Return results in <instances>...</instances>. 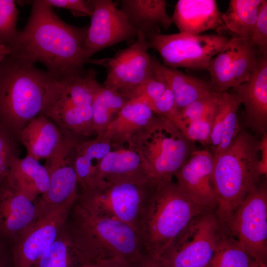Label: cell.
I'll return each mask as SVG.
<instances>
[{
    "label": "cell",
    "mask_w": 267,
    "mask_h": 267,
    "mask_svg": "<svg viewBox=\"0 0 267 267\" xmlns=\"http://www.w3.org/2000/svg\"><path fill=\"white\" fill-rule=\"evenodd\" d=\"M88 28L68 24L44 0H34L26 25L8 47L9 54L33 64L42 63L57 79L82 76L90 59L85 52Z\"/></svg>",
    "instance_id": "obj_1"
},
{
    "label": "cell",
    "mask_w": 267,
    "mask_h": 267,
    "mask_svg": "<svg viewBox=\"0 0 267 267\" xmlns=\"http://www.w3.org/2000/svg\"><path fill=\"white\" fill-rule=\"evenodd\" d=\"M69 216L67 226L85 264L121 259L145 267L152 260L138 231L129 224L92 213L76 201Z\"/></svg>",
    "instance_id": "obj_2"
},
{
    "label": "cell",
    "mask_w": 267,
    "mask_h": 267,
    "mask_svg": "<svg viewBox=\"0 0 267 267\" xmlns=\"http://www.w3.org/2000/svg\"><path fill=\"white\" fill-rule=\"evenodd\" d=\"M212 210L194 203L172 180L157 184L138 227L149 257L161 259L197 217Z\"/></svg>",
    "instance_id": "obj_3"
},
{
    "label": "cell",
    "mask_w": 267,
    "mask_h": 267,
    "mask_svg": "<svg viewBox=\"0 0 267 267\" xmlns=\"http://www.w3.org/2000/svg\"><path fill=\"white\" fill-rule=\"evenodd\" d=\"M55 78L35 64L10 54L0 63V123L17 140L19 133L42 114Z\"/></svg>",
    "instance_id": "obj_4"
},
{
    "label": "cell",
    "mask_w": 267,
    "mask_h": 267,
    "mask_svg": "<svg viewBox=\"0 0 267 267\" xmlns=\"http://www.w3.org/2000/svg\"><path fill=\"white\" fill-rule=\"evenodd\" d=\"M259 141L241 130L230 145L215 158L213 180L216 215L223 225L247 194L261 182Z\"/></svg>",
    "instance_id": "obj_5"
},
{
    "label": "cell",
    "mask_w": 267,
    "mask_h": 267,
    "mask_svg": "<svg viewBox=\"0 0 267 267\" xmlns=\"http://www.w3.org/2000/svg\"><path fill=\"white\" fill-rule=\"evenodd\" d=\"M130 143L143 159L149 178L157 184L172 180L196 150L194 143L173 122L156 114L150 124L134 135Z\"/></svg>",
    "instance_id": "obj_6"
},
{
    "label": "cell",
    "mask_w": 267,
    "mask_h": 267,
    "mask_svg": "<svg viewBox=\"0 0 267 267\" xmlns=\"http://www.w3.org/2000/svg\"><path fill=\"white\" fill-rule=\"evenodd\" d=\"M93 69L81 76L57 79L50 85L42 114L61 128L82 137L93 133L92 104L101 86Z\"/></svg>",
    "instance_id": "obj_7"
},
{
    "label": "cell",
    "mask_w": 267,
    "mask_h": 267,
    "mask_svg": "<svg viewBox=\"0 0 267 267\" xmlns=\"http://www.w3.org/2000/svg\"><path fill=\"white\" fill-rule=\"evenodd\" d=\"M157 185L145 176L104 181L79 194L76 202L92 213L121 221L138 230L143 210Z\"/></svg>",
    "instance_id": "obj_8"
},
{
    "label": "cell",
    "mask_w": 267,
    "mask_h": 267,
    "mask_svg": "<svg viewBox=\"0 0 267 267\" xmlns=\"http://www.w3.org/2000/svg\"><path fill=\"white\" fill-rule=\"evenodd\" d=\"M150 48L160 54L163 64L174 68L207 70L212 59L229 38L221 34L152 33L147 37Z\"/></svg>",
    "instance_id": "obj_9"
},
{
    "label": "cell",
    "mask_w": 267,
    "mask_h": 267,
    "mask_svg": "<svg viewBox=\"0 0 267 267\" xmlns=\"http://www.w3.org/2000/svg\"><path fill=\"white\" fill-rule=\"evenodd\" d=\"M223 226L253 260L267 262V188L265 181L249 192Z\"/></svg>",
    "instance_id": "obj_10"
},
{
    "label": "cell",
    "mask_w": 267,
    "mask_h": 267,
    "mask_svg": "<svg viewBox=\"0 0 267 267\" xmlns=\"http://www.w3.org/2000/svg\"><path fill=\"white\" fill-rule=\"evenodd\" d=\"M224 232L216 210L205 212L190 223L160 259L172 267H208Z\"/></svg>",
    "instance_id": "obj_11"
},
{
    "label": "cell",
    "mask_w": 267,
    "mask_h": 267,
    "mask_svg": "<svg viewBox=\"0 0 267 267\" xmlns=\"http://www.w3.org/2000/svg\"><path fill=\"white\" fill-rule=\"evenodd\" d=\"M82 138L69 133L53 155L46 160L44 166L49 174V185L47 191L35 201L37 218L65 204L75 203L77 200L75 148Z\"/></svg>",
    "instance_id": "obj_12"
},
{
    "label": "cell",
    "mask_w": 267,
    "mask_h": 267,
    "mask_svg": "<svg viewBox=\"0 0 267 267\" xmlns=\"http://www.w3.org/2000/svg\"><path fill=\"white\" fill-rule=\"evenodd\" d=\"M260 55L251 39L232 35L207 69L215 90L227 91L247 81L257 67Z\"/></svg>",
    "instance_id": "obj_13"
},
{
    "label": "cell",
    "mask_w": 267,
    "mask_h": 267,
    "mask_svg": "<svg viewBox=\"0 0 267 267\" xmlns=\"http://www.w3.org/2000/svg\"><path fill=\"white\" fill-rule=\"evenodd\" d=\"M74 203L39 217L11 244L13 267H34L57 238Z\"/></svg>",
    "instance_id": "obj_14"
},
{
    "label": "cell",
    "mask_w": 267,
    "mask_h": 267,
    "mask_svg": "<svg viewBox=\"0 0 267 267\" xmlns=\"http://www.w3.org/2000/svg\"><path fill=\"white\" fill-rule=\"evenodd\" d=\"M132 44L120 50L112 58L90 59L89 63L102 66L107 70L103 86L118 90L154 77L147 38L140 32Z\"/></svg>",
    "instance_id": "obj_15"
},
{
    "label": "cell",
    "mask_w": 267,
    "mask_h": 267,
    "mask_svg": "<svg viewBox=\"0 0 267 267\" xmlns=\"http://www.w3.org/2000/svg\"><path fill=\"white\" fill-rule=\"evenodd\" d=\"M85 52L87 58L105 48L137 37L138 31L111 0H92Z\"/></svg>",
    "instance_id": "obj_16"
},
{
    "label": "cell",
    "mask_w": 267,
    "mask_h": 267,
    "mask_svg": "<svg viewBox=\"0 0 267 267\" xmlns=\"http://www.w3.org/2000/svg\"><path fill=\"white\" fill-rule=\"evenodd\" d=\"M215 158L208 149L195 150L177 172L176 184L197 205L216 210L213 175Z\"/></svg>",
    "instance_id": "obj_17"
},
{
    "label": "cell",
    "mask_w": 267,
    "mask_h": 267,
    "mask_svg": "<svg viewBox=\"0 0 267 267\" xmlns=\"http://www.w3.org/2000/svg\"><path fill=\"white\" fill-rule=\"evenodd\" d=\"M37 218L35 201L14 188L6 177L0 183V242L11 244Z\"/></svg>",
    "instance_id": "obj_18"
},
{
    "label": "cell",
    "mask_w": 267,
    "mask_h": 267,
    "mask_svg": "<svg viewBox=\"0 0 267 267\" xmlns=\"http://www.w3.org/2000/svg\"><path fill=\"white\" fill-rule=\"evenodd\" d=\"M245 108L247 126L262 136L267 129V54H260L249 79L232 89Z\"/></svg>",
    "instance_id": "obj_19"
},
{
    "label": "cell",
    "mask_w": 267,
    "mask_h": 267,
    "mask_svg": "<svg viewBox=\"0 0 267 267\" xmlns=\"http://www.w3.org/2000/svg\"><path fill=\"white\" fill-rule=\"evenodd\" d=\"M222 15L215 0H179L171 17L179 33L198 35L222 29Z\"/></svg>",
    "instance_id": "obj_20"
},
{
    "label": "cell",
    "mask_w": 267,
    "mask_h": 267,
    "mask_svg": "<svg viewBox=\"0 0 267 267\" xmlns=\"http://www.w3.org/2000/svg\"><path fill=\"white\" fill-rule=\"evenodd\" d=\"M69 133L41 114L19 133L17 139L26 148L27 155L39 161L51 157Z\"/></svg>",
    "instance_id": "obj_21"
},
{
    "label": "cell",
    "mask_w": 267,
    "mask_h": 267,
    "mask_svg": "<svg viewBox=\"0 0 267 267\" xmlns=\"http://www.w3.org/2000/svg\"><path fill=\"white\" fill-rule=\"evenodd\" d=\"M151 62L154 76L172 91L179 111L192 102L217 92L210 82L166 66L155 56H151Z\"/></svg>",
    "instance_id": "obj_22"
},
{
    "label": "cell",
    "mask_w": 267,
    "mask_h": 267,
    "mask_svg": "<svg viewBox=\"0 0 267 267\" xmlns=\"http://www.w3.org/2000/svg\"><path fill=\"white\" fill-rule=\"evenodd\" d=\"M241 105L233 92H220L208 144L214 157L228 147L241 131L238 118Z\"/></svg>",
    "instance_id": "obj_23"
},
{
    "label": "cell",
    "mask_w": 267,
    "mask_h": 267,
    "mask_svg": "<svg viewBox=\"0 0 267 267\" xmlns=\"http://www.w3.org/2000/svg\"><path fill=\"white\" fill-rule=\"evenodd\" d=\"M141 176L148 177L147 167L134 146L130 143L113 145L99 166L95 186L104 181Z\"/></svg>",
    "instance_id": "obj_24"
},
{
    "label": "cell",
    "mask_w": 267,
    "mask_h": 267,
    "mask_svg": "<svg viewBox=\"0 0 267 267\" xmlns=\"http://www.w3.org/2000/svg\"><path fill=\"white\" fill-rule=\"evenodd\" d=\"M131 25L147 37L160 29L167 30L172 22L165 0H122L119 8Z\"/></svg>",
    "instance_id": "obj_25"
},
{
    "label": "cell",
    "mask_w": 267,
    "mask_h": 267,
    "mask_svg": "<svg viewBox=\"0 0 267 267\" xmlns=\"http://www.w3.org/2000/svg\"><path fill=\"white\" fill-rule=\"evenodd\" d=\"M156 114L146 104L129 100L102 134L111 145L130 143L134 135L150 124Z\"/></svg>",
    "instance_id": "obj_26"
},
{
    "label": "cell",
    "mask_w": 267,
    "mask_h": 267,
    "mask_svg": "<svg viewBox=\"0 0 267 267\" xmlns=\"http://www.w3.org/2000/svg\"><path fill=\"white\" fill-rule=\"evenodd\" d=\"M6 179L9 183L29 199L35 201L45 193L49 185L48 171L39 161L29 156L13 158Z\"/></svg>",
    "instance_id": "obj_27"
},
{
    "label": "cell",
    "mask_w": 267,
    "mask_h": 267,
    "mask_svg": "<svg viewBox=\"0 0 267 267\" xmlns=\"http://www.w3.org/2000/svg\"><path fill=\"white\" fill-rule=\"evenodd\" d=\"M111 147L110 141L101 134L92 139L82 138L77 143L74 166L78 184L82 192L94 187L97 169Z\"/></svg>",
    "instance_id": "obj_28"
},
{
    "label": "cell",
    "mask_w": 267,
    "mask_h": 267,
    "mask_svg": "<svg viewBox=\"0 0 267 267\" xmlns=\"http://www.w3.org/2000/svg\"><path fill=\"white\" fill-rule=\"evenodd\" d=\"M262 0H230L222 13L223 26L232 35L251 39Z\"/></svg>",
    "instance_id": "obj_29"
},
{
    "label": "cell",
    "mask_w": 267,
    "mask_h": 267,
    "mask_svg": "<svg viewBox=\"0 0 267 267\" xmlns=\"http://www.w3.org/2000/svg\"><path fill=\"white\" fill-rule=\"evenodd\" d=\"M128 100L118 90L101 85L92 104L93 133L102 134Z\"/></svg>",
    "instance_id": "obj_30"
},
{
    "label": "cell",
    "mask_w": 267,
    "mask_h": 267,
    "mask_svg": "<svg viewBox=\"0 0 267 267\" xmlns=\"http://www.w3.org/2000/svg\"><path fill=\"white\" fill-rule=\"evenodd\" d=\"M72 241L66 222L57 238L34 267H84Z\"/></svg>",
    "instance_id": "obj_31"
},
{
    "label": "cell",
    "mask_w": 267,
    "mask_h": 267,
    "mask_svg": "<svg viewBox=\"0 0 267 267\" xmlns=\"http://www.w3.org/2000/svg\"><path fill=\"white\" fill-rule=\"evenodd\" d=\"M254 261L224 229L223 235L208 267H252Z\"/></svg>",
    "instance_id": "obj_32"
},
{
    "label": "cell",
    "mask_w": 267,
    "mask_h": 267,
    "mask_svg": "<svg viewBox=\"0 0 267 267\" xmlns=\"http://www.w3.org/2000/svg\"><path fill=\"white\" fill-rule=\"evenodd\" d=\"M168 87L161 80L154 77L134 86L118 91L128 100H134L146 104L160 96Z\"/></svg>",
    "instance_id": "obj_33"
},
{
    "label": "cell",
    "mask_w": 267,
    "mask_h": 267,
    "mask_svg": "<svg viewBox=\"0 0 267 267\" xmlns=\"http://www.w3.org/2000/svg\"><path fill=\"white\" fill-rule=\"evenodd\" d=\"M18 10L13 0H0V44L8 47L16 38Z\"/></svg>",
    "instance_id": "obj_34"
},
{
    "label": "cell",
    "mask_w": 267,
    "mask_h": 267,
    "mask_svg": "<svg viewBox=\"0 0 267 267\" xmlns=\"http://www.w3.org/2000/svg\"><path fill=\"white\" fill-rule=\"evenodd\" d=\"M18 141L0 123V183L7 177L12 159L19 157Z\"/></svg>",
    "instance_id": "obj_35"
},
{
    "label": "cell",
    "mask_w": 267,
    "mask_h": 267,
    "mask_svg": "<svg viewBox=\"0 0 267 267\" xmlns=\"http://www.w3.org/2000/svg\"><path fill=\"white\" fill-rule=\"evenodd\" d=\"M220 92L198 99L179 111L180 127L182 123L196 120L213 114L216 110Z\"/></svg>",
    "instance_id": "obj_36"
},
{
    "label": "cell",
    "mask_w": 267,
    "mask_h": 267,
    "mask_svg": "<svg viewBox=\"0 0 267 267\" xmlns=\"http://www.w3.org/2000/svg\"><path fill=\"white\" fill-rule=\"evenodd\" d=\"M215 112L203 118L182 123L179 129L190 141L208 145Z\"/></svg>",
    "instance_id": "obj_37"
},
{
    "label": "cell",
    "mask_w": 267,
    "mask_h": 267,
    "mask_svg": "<svg viewBox=\"0 0 267 267\" xmlns=\"http://www.w3.org/2000/svg\"><path fill=\"white\" fill-rule=\"evenodd\" d=\"M147 105L155 114L168 118L179 128L181 123L179 110L175 96L169 88H168L160 96Z\"/></svg>",
    "instance_id": "obj_38"
},
{
    "label": "cell",
    "mask_w": 267,
    "mask_h": 267,
    "mask_svg": "<svg viewBox=\"0 0 267 267\" xmlns=\"http://www.w3.org/2000/svg\"><path fill=\"white\" fill-rule=\"evenodd\" d=\"M251 40L260 54H267V0H262Z\"/></svg>",
    "instance_id": "obj_39"
},
{
    "label": "cell",
    "mask_w": 267,
    "mask_h": 267,
    "mask_svg": "<svg viewBox=\"0 0 267 267\" xmlns=\"http://www.w3.org/2000/svg\"><path fill=\"white\" fill-rule=\"evenodd\" d=\"M51 7H60L69 10L76 17L91 16L92 12L91 0H44Z\"/></svg>",
    "instance_id": "obj_40"
},
{
    "label": "cell",
    "mask_w": 267,
    "mask_h": 267,
    "mask_svg": "<svg viewBox=\"0 0 267 267\" xmlns=\"http://www.w3.org/2000/svg\"><path fill=\"white\" fill-rule=\"evenodd\" d=\"M260 156L258 162V170L261 177L267 175V134H264L259 141Z\"/></svg>",
    "instance_id": "obj_41"
},
{
    "label": "cell",
    "mask_w": 267,
    "mask_h": 267,
    "mask_svg": "<svg viewBox=\"0 0 267 267\" xmlns=\"http://www.w3.org/2000/svg\"><path fill=\"white\" fill-rule=\"evenodd\" d=\"M0 267H13L10 250L0 242Z\"/></svg>",
    "instance_id": "obj_42"
},
{
    "label": "cell",
    "mask_w": 267,
    "mask_h": 267,
    "mask_svg": "<svg viewBox=\"0 0 267 267\" xmlns=\"http://www.w3.org/2000/svg\"><path fill=\"white\" fill-rule=\"evenodd\" d=\"M100 267H136L121 259H115L99 263Z\"/></svg>",
    "instance_id": "obj_43"
},
{
    "label": "cell",
    "mask_w": 267,
    "mask_h": 267,
    "mask_svg": "<svg viewBox=\"0 0 267 267\" xmlns=\"http://www.w3.org/2000/svg\"><path fill=\"white\" fill-rule=\"evenodd\" d=\"M145 267H172L162 259L151 260Z\"/></svg>",
    "instance_id": "obj_44"
},
{
    "label": "cell",
    "mask_w": 267,
    "mask_h": 267,
    "mask_svg": "<svg viewBox=\"0 0 267 267\" xmlns=\"http://www.w3.org/2000/svg\"><path fill=\"white\" fill-rule=\"evenodd\" d=\"M9 54V48L0 44V63L6 56Z\"/></svg>",
    "instance_id": "obj_45"
},
{
    "label": "cell",
    "mask_w": 267,
    "mask_h": 267,
    "mask_svg": "<svg viewBox=\"0 0 267 267\" xmlns=\"http://www.w3.org/2000/svg\"><path fill=\"white\" fill-rule=\"evenodd\" d=\"M252 267H267V262L255 261Z\"/></svg>",
    "instance_id": "obj_46"
},
{
    "label": "cell",
    "mask_w": 267,
    "mask_h": 267,
    "mask_svg": "<svg viewBox=\"0 0 267 267\" xmlns=\"http://www.w3.org/2000/svg\"><path fill=\"white\" fill-rule=\"evenodd\" d=\"M84 267H100L97 264L87 263L84 265Z\"/></svg>",
    "instance_id": "obj_47"
}]
</instances>
